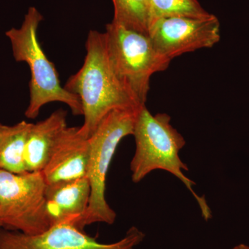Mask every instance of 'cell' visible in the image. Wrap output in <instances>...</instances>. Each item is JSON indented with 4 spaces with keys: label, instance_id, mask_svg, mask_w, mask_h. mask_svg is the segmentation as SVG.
<instances>
[{
    "label": "cell",
    "instance_id": "obj_14",
    "mask_svg": "<svg viewBox=\"0 0 249 249\" xmlns=\"http://www.w3.org/2000/svg\"><path fill=\"white\" fill-rule=\"evenodd\" d=\"M150 25L160 18L208 17L210 13L201 6L197 0H149Z\"/></svg>",
    "mask_w": 249,
    "mask_h": 249
},
{
    "label": "cell",
    "instance_id": "obj_12",
    "mask_svg": "<svg viewBox=\"0 0 249 249\" xmlns=\"http://www.w3.org/2000/svg\"><path fill=\"white\" fill-rule=\"evenodd\" d=\"M33 124L25 121L11 126L0 124V169L16 174L27 172L25 149Z\"/></svg>",
    "mask_w": 249,
    "mask_h": 249
},
{
    "label": "cell",
    "instance_id": "obj_7",
    "mask_svg": "<svg viewBox=\"0 0 249 249\" xmlns=\"http://www.w3.org/2000/svg\"><path fill=\"white\" fill-rule=\"evenodd\" d=\"M148 35L157 52L172 61L184 53L212 48L220 40V23L213 14L160 18L152 23Z\"/></svg>",
    "mask_w": 249,
    "mask_h": 249
},
{
    "label": "cell",
    "instance_id": "obj_4",
    "mask_svg": "<svg viewBox=\"0 0 249 249\" xmlns=\"http://www.w3.org/2000/svg\"><path fill=\"white\" fill-rule=\"evenodd\" d=\"M141 108L111 111L89 138L90 155L87 178L91 187V196L82 222L83 229L95 223L111 225L115 222L117 215L106 200V179L119 143L124 137L133 134Z\"/></svg>",
    "mask_w": 249,
    "mask_h": 249
},
{
    "label": "cell",
    "instance_id": "obj_3",
    "mask_svg": "<svg viewBox=\"0 0 249 249\" xmlns=\"http://www.w3.org/2000/svg\"><path fill=\"white\" fill-rule=\"evenodd\" d=\"M42 20L38 10L31 6L21 27L12 28L6 32L15 60L26 62L30 69V101L25 116L28 119H36L41 108L52 102L65 103L73 115L83 116L79 97L61 86L55 67L41 47L37 31Z\"/></svg>",
    "mask_w": 249,
    "mask_h": 249
},
{
    "label": "cell",
    "instance_id": "obj_5",
    "mask_svg": "<svg viewBox=\"0 0 249 249\" xmlns=\"http://www.w3.org/2000/svg\"><path fill=\"white\" fill-rule=\"evenodd\" d=\"M105 33L108 53L116 74L145 105L151 77L165 71L171 60L159 53L150 36L111 22Z\"/></svg>",
    "mask_w": 249,
    "mask_h": 249
},
{
    "label": "cell",
    "instance_id": "obj_11",
    "mask_svg": "<svg viewBox=\"0 0 249 249\" xmlns=\"http://www.w3.org/2000/svg\"><path fill=\"white\" fill-rule=\"evenodd\" d=\"M67 111H54L45 120L33 124L25 149L27 172L42 171L52 156L62 132L67 127Z\"/></svg>",
    "mask_w": 249,
    "mask_h": 249
},
{
    "label": "cell",
    "instance_id": "obj_13",
    "mask_svg": "<svg viewBox=\"0 0 249 249\" xmlns=\"http://www.w3.org/2000/svg\"><path fill=\"white\" fill-rule=\"evenodd\" d=\"M112 1L113 22L131 30L148 35L150 25L149 0H112Z\"/></svg>",
    "mask_w": 249,
    "mask_h": 249
},
{
    "label": "cell",
    "instance_id": "obj_1",
    "mask_svg": "<svg viewBox=\"0 0 249 249\" xmlns=\"http://www.w3.org/2000/svg\"><path fill=\"white\" fill-rule=\"evenodd\" d=\"M86 56L81 68L64 88L79 97L84 124L80 127L89 138L101 122L115 109H139L142 104L116 74L108 53L105 33L90 31Z\"/></svg>",
    "mask_w": 249,
    "mask_h": 249
},
{
    "label": "cell",
    "instance_id": "obj_9",
    "mask_svg": "<svg viewBox=\"0 0 249 249\" xmlns=\"http://www.w3.org/2000/svg\"><path fill=\"white\" fill-rule=\"evenodd\" d=\"M89 139L80 127H67L60 134L52 156L42 170L47 184L87 177Z\"/></svg>",
    "mask_w": 249,
    "mask_h": 249
},
{
    "label": "cell",
    "instance_id": "obj_8",
    "mask_svg": "<svg viewBox=\"0 0 249 249\" xmlns=\"http://www.w3.org/2000/svg\"><path fill=\"white\" fill-rule=\"evenodd\" d=\"M145 233L136 227L129 228L124 237L103 244L87 235L73 224L61 223L37 235H27L0 228V249H136Z\"/></svg>",
    "mask_w": 249,
    "mask_h": 249
},
{
    "label": "cell",
    "instance_id": "obj_2",
    "mask_svg": "<svg viewBox=\"0 0 249 249\" xmlns=\"http://www.w3.org/2000/svg\"><path fill=\"white\" fill-rule=\"evenodd\" d=\"M171 117L165 113L152 114L145 106L139 111L133 134L135 153L130 163L132 181L141 182L154 170H165L178 178L186 187L201 210L206 221L212 217V212L204 196H199L193 186L196 183L185 175L188 165L183 163L179 152L186 140L170 124Z\"/></svg>",
    "mask_w": 249,
    "mask_h": 249
},
{
    "label": "cell",
    "instance_id": "obj_6",
    "mask_svg": "<svg viewBox=\"0 0 249 249\" xmlns=\"http://www.w3.org/2000/svg\"><path fill=\"white\" fill-rule=\"evenodd\" d=\"M42 172L10 173L0 169V228L37 235L52 227Z\"/></svg>",
    "mask_w": 249,
    "mask_h": 249
},
{
    "label": "cell",
    "instance_id": "obj_10",
    "mask_svg": "<svg viewBox=\"0 0 249 249\" xmlns=\"http://www.w3.org/2000/svg\"><path fill=\"white\" fill-rule=\"evenodd\" d=\"M46 205L51 225L69 223L83 230L91 187L87 177L47 184Z\"/></svg>",
    "mask_w": 249,
    "mask_h": 249
},
{
    "label": "cell",
    "instance_id": "obj_15",
    "mask_svg": "<svg viewBox=\"0 0 249 249\" xmlns=\"http://www.w3.org/2000/svg\"><path fill=\"white\" fill-rule=\"evenodd\" d=\"M232 249H249V246L245 245V244H240L234 247Z\"/></svg>",
    "mask_w": 249,
    "mask_h": 249
}]
</instances>
